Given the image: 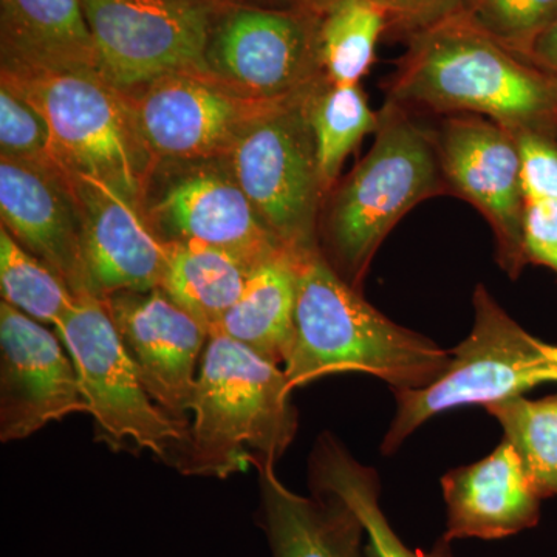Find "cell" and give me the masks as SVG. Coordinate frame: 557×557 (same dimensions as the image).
<instances>
[{
  "instance_id": "1",
  "label": "cell",
  "mask_w": 557,
  "mask_h": 557,
  "mask_svg": "<svg viewBox=\"0 0 557 557\" xmlns=\"http://www.w3.org/2000/svg\"><path fill=\"white\" fill-rule=\"evenodd\" d=\"M387 100L413 112L469 113L511 134L557 139V75L454 14L405 40Z\"/></svg>"
},
{
  "instance_id": "2",
  "label": "cell",
  "mask_w": 557,
  "mask_h": 557,
  "mask_svg": "<svg viewBox=\"0 0 557 557\" xmlns=\"http://www.w3.org/2000/svg\"><path fill=\"white\" fill-rule=\"evenodd\" d=\"M450 350L401 327L362 298L319 251L298 258L295 322L284 372L289 387L336 373H364L392 388L431 386Z\"/></svg>"
},
{
  "instance_id": "3",
  "label": "cell",
  "mask_w": 557,
  "mask_h": 557,
  "mask_svg": "<svg viewBox=\"0 0 557 557\" xmlns=\"http://www.w3.org/2000/svg\"><path fill=\"white\" fill-rule=\"evenodd\" d=\"M282 366L223 333L209 336L194 391L182 474L228 479L276 463L298 434V410Z\"/></svg>"
},
{
  "instance_id": "4",
  "label": "cell",
  "mask_w": 557,
  "mask_h": 557,
  "mask_svg": "<svg viewBox=\"0 0 557 557\" xmlns=\"http://www.w3.org/2000/svg\"><path fill=\"white\" fill-rule=\"evenodd\" d=\"M375 141L333 196L322 252L347 284L361 292L376 251L410 209L449 194L435 148L434 127L387 100Z\"/></svg>"
},
{
  "instance_id": "5",
  "label": "cell",
  "mask_w": 557,
  "mask_h": 557,
  "mask_svg": "<svg viewBox=\"0 0 557 557\" xmlns=\"http://www.w3.org/2000/svg\"><path fill=\"white\" fill-rule=\"evenodd\" d=\"M2 81L46 116L69 178L101 180L132 199L141 197L152 156L124 91L89 67H2Z\"/></svg>"
},
{
  "instance_id": "6",
  "label": "cell",
  "mask_w": 557,
  "mask_h": 557,
  "mask_svg": "<svg viewBox=\"0 0 557 557\" xmlns=\"http://www.w3.org/2000/svg\"><path fill=\"white\" fill-rule=\"evenodd\" d=\"M474 325L450 350V364L431 386L392 388L397 412L381 450L391 456L421 424L463 406L491 405L525 395L539 384L557 383V346L520 327L485 285L475 287Z\"/></svg>"
},
{
  "instance_id": "7",
  "label": "cell",
  "mask_w": 557,
  "mask_h": 557,
  "mask_svg": "<svg viewBox=\"0 0 557 557\" xmlns=\"http://www.w3.org/2000/svg\"><path fill=\"white\" fill-rule=\"evenodd\" d=\"M54 333L67 348L78 373L95 440L115 450H148L166 463H177L189 440L178 423L150 398L123 346L104 299L91 292L76 304Z\"/></svg>"
},
{
  "instance_id": "8",
  "label": "cell",
  "mask_w": 557,
  "mask_h": 557,
  "mask_svg": "<svg viewBox=\"0 0 557 557\" xmlns=\"http://www.w3.org/2000/svg\"><path fill=\"white\" fill-rule=\"evenodd\" d=\"M306 95L267 104L248 120L230 149L231 174L277 239L299 256L321 249L318 215L327 190Z\"/></svg>"
},
{
  "instance_id": "9",
  "label": "cell",
  "mask_w": 557,
  "mask_h": 557,
  "mask_svg": "<svg viewBox=\"0 0 557 557\" xmlns=\"http://www.w3.org/2000/svg\"><path fill=\"white\" fill-rule=\"evenodd\" d=\"M223 2L83 0L98 70L124 94L172 73H209V38Z\"/></svg>"
},
{
  "instance_id": "10",
  "label": "cell",
  "mask_w": 557,
  "mask_h": 557,
  "mask_svg": "<svg viewBox=\"0 0 557 557\" xmlns=\"http://www.w3.org/2000/svg\"><path fill=\"white\" fill-rule=\"evenodd\" d=\"M319 14L274 10L225 0L212 27L208 72L244 89L249 100L277 102L302 97L322 78Z\"/></svg>"
},
{
  "instance_id": "11",
  "label": "cell",
  "mask_w": 557,
  "mask_h": 557,
  "mask_svg": "<svg viewBox=\"0 0 557 557\" xmlns=\"http://www.w3.org/2000/svg\"><path fill=\"white\" fill-rule=\"evenodd\" d=\"M435 148L449 194L467 200L486 219L496 239L497 262L511 278L527 267L522 225L527 197L515 134L469 113L443 115Z\"/></svg>"
},
{
  "instance_id": "12",
  "label": "cell",
  "mask_w": 557,
  "mask_h": 557,
  "mask_svg": "<svg viewBox=\"0 0 557 557\" xmlns=\"http://www.w3.org/2000/svg\"><path fill=\"white\" fill-rule=\"evenodd\" d=\"M87 412L78 373L57 333L0 304V440L17 442L51 421Z\"/></svg>"
},
{
  "instance_id": "13",
  "label": "cell",
  "mask_w": 557,
  "mask_h": 557,
  "mask_svg": "<svg viewBox=\"0 0 557 557\" xmlns=\"http://www.w3.org/2000/svg\"><path fill=\"white\" fill-rule=\"evenodd\" d=\"M104 304L150 398L189 428L207 330L160 287L115 293Z\"/></svg>"
},
{
  "instance_id": "14",
  "label": "cell",
  "mask_w": 557,
  "mask_h": 557,
  "mask_svg": "<svg viewBox=\"0 0 557 557\" xmlns=\"http://www.w3.org/2000/svg\"><path fill=\"white\" fill-rule=\"evenodd\" d=\"M218 83L211 73L182 72L145 87L134 109L150 156L196 160L230 152L248 120L270 104L242 101Z\"/></svg>"
},
{
  "instance_id": "15",
  "label": "cell",
  "mask_w": 557,
  "mask_h": 557,
  "mask_svg": "<svg viewBox=\"0 0 557 557\" xmlns=\"http://www.w3.org/2000/svg\"><path fill=\"white\" fill-rule=\"evenodd\" d=\"M83 222V252L90 288L101 299L159 288L166 267L160 239L138 200L101 180L72 177Z\"/></svg>"
},
{
  "instance_id": "16",
  "label": "cell",
  "mask_w": 557,
  "mask_h": 557,
  "mask_svg": "<svg viewBox=\"0 0 557 557\" xmlns=\"http://www.w3.org/2000/svg\"><path fill=\"white\" fill-rule=\"evenodd\" d=\"M168 240L196 242L222 249L249 265L288 252L234 175L218 170L190 171L170 183L150 211Z\"/></svg>"
},
{
  "instance_id": "17",
  "label": "cell",
  "mask_w": 557,
  "mask_h": 557,
  "mask_svg": "<svg viewBox=\"0 0 557 557\" xmlns=\"http://www.w3.org/2000/svg\"><path fill=\"white\" fill-rule=\"evenodd\" d=\"M0 214L3 228L60 274L75 295L91 292L81 209L67 175L2 157Z\"/></svg>"
},
{
  "instance_id": "18",
  "label": "cell",
  "mask_w": 557,
  "mask_h": 557,
  "mask_svg": "<svg viewBox=\"0 0 557 557\" xmlns=\"http://www.w3.org/2000/svg\"><path fill=\"white\" fill-rule=\"evenodd\" d=\"M442 490L448 511L443 537L449 542L515 536L541 518V494L507 440L482 460L443 475Z\"/></svg>"
},
{
  "instance_id": "19",
  "label": "cell",
  "mask_w": 557,
  "mask_h": 557,
  "mask_svg": "<svg viewBox=\"0 0 557 557\" xmlns=\"http://www.w3.org/2000/svg\"><path fill=\"white\" fill-rule=\"evenodd\" d=\"M271 461L258 465L262 525L273 557H372L366 530L333 494L299 496L277 478Z\"/></svg>"
},
{
  "instance_id": "20",
  "label": "cell",
  "mask_w": 557,
  "mask_h": 557,
  "mask_svg": "<svg viewBox=\"0 0 557 557\" xmlns=\"http://www.w3.org/2000/svg\"><path fill=\"white\" fill-rule=\"evenodd\" d=\"M0 40L2 67L98 70L83 0H0Z\"/></svg>"
},
{
  "instance_id": "21",
  "label": "cell",
  "mask_w": 557,
  "mask_h": 557,
  "mask_svg": "<svg viewBox=\"0 0 557 557\" xmlns=\"http://www.w3.org/2000/svg\"><path fill=\"white\" fill-rule=\"evenodd\" d=\"M298 258L288 251L256 267L215 333L284 368L295 322Z\"/></svg>"
},
{
  "instance_id": "22",
  "label": "cell",
  "mask_w": 557,
  "mask_h": 557,
  "mask_svg": "<svg viewBox=\"0 0 557 557\" xmlns=\"http://www.w3.org/2000/svg\"><path fill=\"white\" fill-rule=\"evenodd\" d=\"M255 269L222 249L196 242L166 240V267L160 288L211 336L239 300Z\"/></svg>"
},
{
  "instance_id": "23",
  "label": "cell",
  "mask_w": 557,
  "mask_h": 557,
  "mask_svg": "<svg viewBox=\"0 0 557 557\" xmlns=\"http://www.w3.org/2000/svg\"><path fill=\"white\" fill-rule=\"evenodd\" d=\"M310 471L314 493L333 494L354 509L368 534L370 556L454 557L450 542L445 537L440 539L431 552L409 548L388 525L381 509L379 474L355 460L330 435L319 438Z\"/></svg>"
},
{
  "instance_id": "24",
  "label": "cell",
  "mask_w": 557,
  "mask_h": 557,
  "mask_svg": "<svg viewBox=\"0 0 557 557\" xmlns=\"http://www.w3.org/2000/svg\"><path fill=\"white\" fill-rule=\"evenodd\" d=\"M307 119L313 132L319 171L327 190L339 177L347 157L366 135L375 134L380 115L359 84L343 86L322 76L306 95Z\"/></svg>"
},
{
  "instance_id": "25",
  "label": "cell",
  "mask_w": 557,
  "mask_h": 557,
  "mask_svg": "<svg viewBox=\"0 0 557 557\" xmlns=\"http://www.w3.org/2000/svg\"><path fill=\"white\" fill-rule=\"evenodd\" d=\"M388 22L391 10L379 0H341L319 13L318 51L324 78L343 86L359 84L375 61Z\"/></svg>"
},
{
  "instance_id": "26",
  "label": "cell",
  "mask_w": 557,
  "mask_h": 557,
  "mask_svg": "<svg viewBox=\"0 0 557 557\" xmlns=\"http://www.w3.org/2000/svg\"><path fill=\"white\" fill-rule=\"evenodd\" d=\"M485 409L500 424L541 497H557V392L541 399L518 395Z\"/></svg>"
},
{
  "instance_id": "27",
  "label": "cell",
  "mask_w": 557,
  "mask_h": 557,
  "mask_svg": "<svg viewBox=\"0 0 557 557\" xmlns=\"http://www.w3.org/2000/svg\"><path fill=\"white\" fill-rule=\"evenodd\" d=\"M0 288L2 300L40 322L58 325L76 304L67 282L5 228L0 230Z\"/></svg>"
},
{
  "instance_id": "28",
  "label": "cell",
  "mask_w": 557,
  "mask_h": 557,
  "mask_svg": "<svg viewBox=\"0 0 557 557\" xmlns=\"http://www.w3.org/2000/svg\"><path fill=\"white\" fill-rule=\"evenodd\" d=\"M458 16L483 35L527 58L557 22V0H461Z\"/></svg>"
},
{
  "instance_id": "29",
  "label": "cell",
  "mask_w": 557,
  "mask_h": 557,
  "mask_svg": "<svg viewBox=\"0 0 557 557\" xmlns=\"http://www.w3.org/2000/svg\"><path fill=\"white\" fill-rule=\"evenodd\" d=\"M0 150L5 159L61 172L49 123L21 90L2 81L0 87Z\"/></svg>"
},
{
  "instance_id": "30",
  "label": "cell",
  "mask_w": 557,
  "mask_h": 557,
  "mask_svg": "<svg viewBox=\"0 0 557 557\" xmlns=\"http://www.w3.org/2000/svg\"><path fill=\"white\" fill-rule=\"evenodd\" d=\"M515 137L527 200L557 201V139L537 134Z\"/></svg>"
},
{
  "instance_id": "31",
  "label": "cell",
  "mask_w": 557,
  "mask_h": 557,
  "mask_svg": "<svg viewBox=\"0 0 557 557\" xmlns=\"http://www.w3.org/2000/svg\"><path fill=\"white\" fill-rule=\"evenodd\" d=\"M522 247L527 265L545 267L557 277V201L527 200Z\"/></svg>"
},
{
  "instance_id": "32",
  "label": "cell",
  "mask_w": 557,
  "mask_h": 557,
  "mask_svg": "<svg viewBox=\"0 0 557 557\" xmlns=\"http://www.w3.org/2000/svg\"><path fill=\"white\" fill-rule=\"evenodd\" d=\"M461 0H395L386 38L406 40L454 16Z\"/></svg>"
},
{
  "instance_id": "33",
  "label": "cell",
  "mask_w": 557,
  "mask_h": 557,
  "mask_svg": "<svg viewBox=\"0 0 557 557\" xmlns=\"http://www.w3.org/2000/svg\"><path fill=\"white\" fill-rule=\"evenodd\" d=\"M527 60L557 75V22L534 42Z\"/></svg>"
},
{
  "instance_id": "34",
  "label": "cell",
  "mask_w": 557,
  "mask_h": 557,
  "mask_svg": "<svg viewBox=\"0 0 557 557\" xmlns=\"http://www.w3.org/2000/svg\"><path fill=\"white\" fill-rule=\"evenodd\" d=\"M248 5L263 7V9L295 10L302 9L304 0H236Z\"/></svg>"
},
{
  "instance_id": "35",
  "label": "cell",
  "mask_w": 557,
  "mask_h": 557,
  "mask_svg": "<svg viewBox=\"0 0 557 557\" xmlns=\"http://www.w3.org/2000/svg\"><path fill=\"white\" fill-rule=\"evenodd\" d=\"M341 2V0H304L302 9H307L313 11V13H322L329 9V7L335 5V3ZM379 2H383L384 5L388 7V10L394 5L395 0H379Z\"/></svg>"
}]
</instances>
